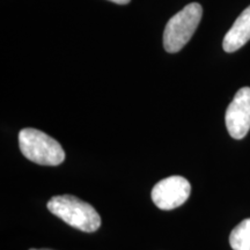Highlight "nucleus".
<instances>
[{
    "label": "nucleus",
    "instance_id": "f257e3e1",
    "mask_svg": "<svg viewBox=\"0 0 250 250\" xmlns=\"http://www.w3.org/2000/svg\"><path fill=\"white\" fill-rule=\"evenodd\" d=\"M48 208L56 217L83 232L93 233L101 226V218L95 208L72 195L52 197Z\"/></svg>",
    "mask_w": 250,
    "mask_h": 250
},
{
    "label": "nucleus",
    "instance_id": "f03ea898",
    "mask_svg": "<svg viewBox=\"0 0 250 250\" xmlns=\"http://www.w3.org/2000/svg\"><path fill=\"white\" fill-rule=\"evenodd\" d=\"M19 146L28 160L42 166H58L65 160V152L57 140L42 131L23 129L19 133Z\"/></svg>",
    "mask_w": 250,
    "mask_h": 250
},
{
    "label": "nucleus",
    "instance_id": "7ed1b4c3",
    "mask_svg": "<svg viewBox=\"0 0 250 250\" xmlns=\"http://www.w3.org/2000/svg\"><path fill=\"white\" fill-rule=\"evenodd\" d=\"M202 15L203 8L198 2H191L175 14L165 28L164 46L166 51L175 54L182 50L195 34Z\"/></svg>",
    "mask_w": 250,
    "mask_h": 250
},
{
    "label": "nucleus",
    "instance_id": "20e7f679",
    "mask_svg": "<svg viewBox=\"0 0 250 250\" xmlns=\"http://www.w3.org/2000/svg\"><path fill=\"white\" fill-rule=\"evenodd\" d=\"M191 193L190 182L183 176H169L153 188L152 201L161 210H173L184 204Z\"/></svg>",
    "mask_w": 250,
    "mask_h": 250
},
{
    "label": "nucleus",
    "instance_id": "39448f33",
    "mask_svg": "<svg viewBox=\"0 0 250 250\" xmlns=\"http://www.w3.org/2000/svg\"><path fill=\"white\" fill-rule=\"evenodd\" d=\"M226 127L230 137L242 139L250 130V88L243 87L237 90L233 101L226 110Z\"/></svg>",
    "mask_w": 250,
    "mask_h": 250
},
{
    "label": "nucleus",
    "instance_id": "423d86ee",
    "mask_svg": "<svg viewBox=\"0 0 250 250\" xmlns=\"http://www.w3.org/2000/svg\"><path fill=\"white\" fill-rule=\"evenodd\" d=\"M250 40V6L247 7L224 37L223 48L226 52L241 49Z\"/></svg>",
    "mask_w": 250,
    "mask_h": 250
},
{
    "label": "nucleus",
    "instance_id": "0eeeda50",
    "mask_svg": "<svg viewBox=\"0 0 250 250\" xmlns=\"http://www.w3.org/2000/svg\"><path fill=\"white\" fill-rule=\"evenodd\" d=\"M229 245L233 250H250V218L241 221L232 230Z\"/></svg>",
    "mask_w": 250,
    "mask_h": 250
},
{
    "label": "nucleus",
    "instance_id": "6e6552de",
    "mask_svg": "<svg viewBox=\"0 0 250 250\" xmlns=\"http://www.w3.org/2000/svg\"><path fill=\"white\" fill-rule=\"evenodd\" d=\"M109 1L116 2V4H118V5H126V4H129L131 0H109Z\"/></svg>",
    "mask_w": 250,
    "mask_h": 250
},
{
    "label": "nucleus",
    "instance_id": "1a4fd4ad",
    "mask_svg": "<svg viewBox=\"0 0 250 250\" xmlns=\"http://www.w3.org/2000/svg\"><path fill=\"white\" fill-rule=\"evenodd\" d=\"M30 250H52V249H30Z\"/></svg>",
    "mask_w": 250,
    "mask_h": 250
}]
</instances>
